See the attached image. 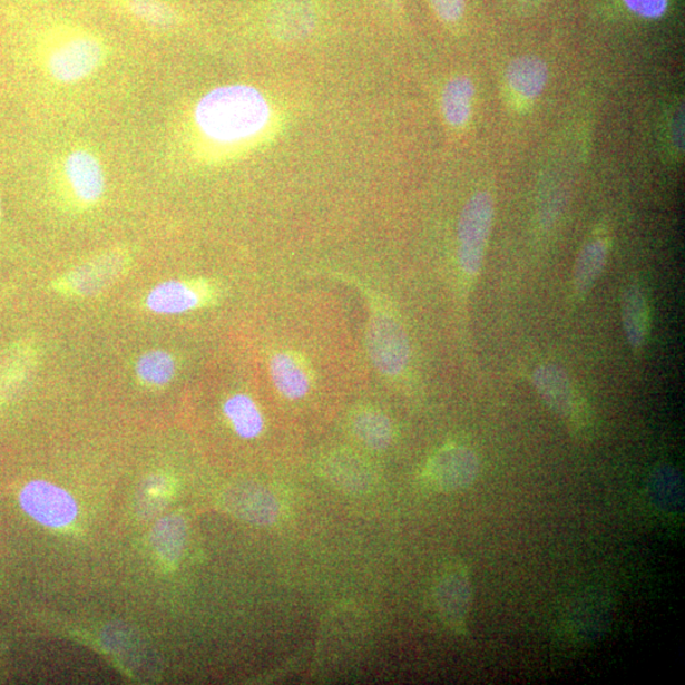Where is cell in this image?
<instances>
[{
	"label": "cell",
	"instance_id": "2",
	"mask_svg": "<svg viewBox=\"0 0 685 685\" xmlns=\"http://www.w3.org/2000/svg\"><path fill=\"white\" fill-rule=\"evenodd\" d=\"M46 72L60 85L86 80L102 66L106 46L99 36L70 21L50 25L42 39Z\"/></svg>",
	"mask_w": 685,
	"mask_h": 685
},
{
	"label": "cell",
	"instance_id": "25",
	"mask_svg": "<svg viewBox=\"0 0 685 685\" xmlns=\"http://www.w3.org/2000/svg\"><path fill=\"white\" fill-rule=\"evenodd\" d=\"M648 491L657 507L672 511L681 507L683 498L682 480L677 470L672 466H662L657 469L648 483Z\"/></svg>",
	"mask_w": 685,
	"mask_h": 685
},
{
	"label": "cell",
	"instance_id": "18",
	"mask_svg": "<svg viewBox=\"0 0 685 685\" xmlns=\"http://www.w3.org/2000/svg\"><path fill=\"white\" fill-rule=\"evenodd\" d=\"M548 80L546 63L535 57H522L510 62L507 81L519 97L535 99L542 94Z\"/></svg>",
	"mask_w": 685,
	"mask_h": 685
},
{
	"label": "cell",
	"instance_id": "6",
	"mask_svg": "<svg viewBox=\"0 0 685 685\" xmlns=\"http://www.w3.org/2000/svg\"><path fill=\"white\" fill-rule=\"evenodd\" d=\"M371 359L382 373L398 376L409 363L410 350L407 333L397 320L385 313H374L369 326Z\"/></svg>",
	"mask_w": 685,
	"mask_h": 685
},
{
	"label": "cell",
	"instance_id": "24",
	"mask_svg": "<svg viewBox=\"0 0 685 685\" xmlns=\"http://www.w3.org/2000/svg\"><path fill=\"white\" fill-rule=\"evenodd\" d=\"M177 363L166 351H150L140 355L135 365L137 380L143 385L159 389L167 386L176 376Z\"/></svg>",
	"mask_w": 685,
	"mask_h": 685
},
{
	"label": "cell",
	"instance_id": "22",
	"mask_svg": "<svg viewBox=\"0 0 685 685\" xmlns=\"http://www.w3.org/2000/svg\"><path fill=\"white\" fill-rule=\"evenodd\" d=\"M224 414L237 436L245 440L257 438L264 429V419L257 404L248 395L236 394L227 399Z\"/></svg>",
	"mask_w": 685,
	"mask_h": 685
},
{
	"label": "cell",
	"instance_id": "4",
	"mask_svg": "<svg viewBox=\"0 0 685 685\" xmlns=\"http://www.w3.org/2000/svg\"><path fill=\"white\" fill-rule=\"evenodd\" d=\"M492 218H495V200L488 192L473 195L464 205L457 235H459L460 267L469 277L478 276L486 255Z\"/></svg>",
	"mask_w": 685,
	"mask_h": 685
},
{
	"label": "cell",
	"instance_id": "23",
	"mask_svg": "<svg viewBox=\"0 0 685 685\" xmlns=\"http://www.w3.org/2000/svg\"><path fill=\"white\" fill-rule=\"evenodd\" d=\"M353 431L362 443L376 451L388 449L394 433L389 418L374 409H363L353 417Z\"/></svg>",
	"mask_w": 685,
	"mask_h": 685
},
{
	"label": "cell",
	"instance_id": "21",
	"mask_svg": "<svg viewBox=\"0 0 685 685\" xmlns=\"http://www.w3.org/2000/svg\"><path fill=\"white\" fill-rule=\"evenodd\" d=\"M474 87L466 77L453 78L447 84L442 96V111L446 121L461 127L469 123L472 111Z\"/></svg>",
	"mask_w": 685,
	"mask_h": 685
},
{
	"label": "cell",
	"instance_id": "3",
	"mask_svg": "<svg viewBox=\"0 0 685 685\" xmlns=\"http://www.w3.org/2000/svg\"><path fill=\"white\" fill-rule=\"evenodd\" d=\"M130 266L129 253L121 249L107 251L63 273L55 280L53 290L72 299L96 297L124 278Z\"/></svg>",
	"mask_w": 685,
	"mask_h": 685
},
{
	"label": "cell",
	"instance_id": "5",
	"mask_svg": "<svg viewBox=\"0 0 685 685\" xmlns=\"http://www.w3.org/2000/svg\"><path fill=\"white\" fill-rule=\"evenodd\" d=\"M217 300L213 283L205 280H173L159 283L146 296L145 305L158 315H179L212 305Z\"/></svg>",
	"mask_w": 685,
	"mask_h": 685
},
{
	"label": "cell",
	"instance_id": "11",
	"mask_svg": "<svg viewBox=\"0 0 685 685\" xmlns=\"http://www.w3.org/2000/svg\"><path fill=\"white\" fill-rule=\"evenodd\" d=\"M39 365V352L31 343L20 342L0 352V404L21 395Z\"/></svg>",
	"mask_w": 685,
	"mask_h": 685
},
{
	"label": "cell",
	"instance_id": "19",
	"mask_svg": "<svg viewBox=\"0 0 685 685\" xmlns=\"http://www.w3.org/2000/svg\"><path fill=\"white\" fill-rule=\"evenodd\" d=\"M324 470L326 479L344 491L363 492L372 487L371 471L354 456H334Z\"/></svg>",
	"mask_w": 685,
	"mask_h": 685
},
{
	"label": "cell",
	"instance_id": "7",
	"mask_svg": "<svg viewBox=\"0 0 685 685\" xmlns=\"http://www.w3.org/2000/svg\"><path fill=\"white\" fill-rule=\"evenodd\" d=\"M434 599L443 623L456 634H464L471 608V583L462 565L451 564L440 574Z\"/></svg>",
	"mask_w": 685,
	"mask_h": 685
},
{
	"label": "cell",
	"instance_id": "10",
	"mask_svg": "<svg viewBox=\"0 0 685 685\" xmlns=\"http://www.w3.org/2000/svg\"><path fill=\"white\" fill-rule=\"evenodd\" d=\"M480 461L468 447L454 446L438 452L428 464V479L438 490L469 488L478 479Z\"/></svg>",
	"mask_w": 685,
	"mask_h": 685
},
{
	"label": "cell",
	"instance_id": "29",
	"mask_svg": "<svg viewBox=\"0 0 685 685\" xmlns=\"http://www.w3.org/2000/svg\"><path fill=\"white\" fill-rule=\"evenodd\" d=\"M0 215H2V207H0Z\"/></svg>",
	"mask_w": 685,
	"mask_h": 685
},
{
	"label": "cell",
	"instance_id": "27",
	"mask_svg": "<svg viewBox=\"0 0 685 685\" xmlns=\"http://www.w3.org/2000/svg\"><path fill=\"white\" fill-rule=\"evenodd\" d=\"M624 2L629 11L648 20L664 16L669 4V0H624Z\"/></svg>",
	"mask_w": 685,
	"mask_h": 685
},
{
	"label": "cell",
	"instance_id": "1",
	"mask_svg": "<svg viewBox=\"0 0 685 685\" xmlns=\"http://www.w3.org/2000/svg\"><path fill=\"white\" fill-rule=\"evenodd\" d=\"M271 108L258 89L245 85L208 91L195 108V123L206 139L218 145H239L266 129Z\"/></svg>",
	"mask_w": 685,
	"mask_h": 685
},
{
	"label": "cell",
	"instance_id": "14",
	"mask_svg": "<svg viewBox=\"0 0 685 685\" xmlns=\"http://www.w3.org/2000/svg\"><path fill=\"white\" fill-rule=\"evenodd\" d=\"M228 507L237 517L257 526H271L280 516V505L271 491L260 486H241L227 496Z\"/></svg>",
	"mask_w": 685,
	"mask_h": 685
},
{
	"label": "cell",
	"instance_id": "9",
	"mask_svg": "<svg viewBox=\"0 0 685 685\" xmlns=\"http://www.w3.org/2000/svg\"><path fill=\"white\" fill-rule=\"evenodd\" d=\"M63 178L77 203L96 206L106 192V173L96 155L86 149L71 150L62 164Z\"/></svg>",
	"mask_w": 685,
	"mask_h": 685
},
{
	"label": "cell",
	"instance_id": "16",
	"mask_svg": "<svg viewBox=\"0 0 685 685\" xmlns=\"http://www.w3.org/2000/svg\"><path fill=\"white\" fill-rule=\"evenodd\" d=\"M111 2L130 20L153 31H173L182 22L178 9L168 0H111Z\"/></svg>",
	"mask_w": 685,
	"mask_h": 685
},
{
	"label": "cell",
	"instance_id": "20",
	"mask_svg": "<svg viewBox=\"0 0 685 685\" xmlns=\"http://www.w3.org/2000/svg\"><path fill=\"white\" fill-rule=\"evenodd\" d=\"M608 246L596 239L583 246L574 267V288L578 295H586L606 267Z\"/></svg>",
	"mask_w": 685,
	"mask_h": 685
},
{
	"label": "cell",
	"instance_id": "15",
	"mask_svg": "<svg viewBox=\"0 0 685 685\" xmlns=\"http://www.w3.org/2000/svg\"><path fill=\"white\" fill-rule=\"evenodd\" d=\"M274 386L290 400L303 399L312 388V373L299 354L281 352L274 354L270 363Z\"/></svg>",
	"mask_w": 685,
	"mask_h": 685
},
{
	"label": "cell",
	"instance_id": "12",
	"mask_svg": "<svg viewBox=\"0 0 685 685\" xmlns=\"http://www.w3.org/2000/svg\"><path fill=\"white\" fill-rule=\"evenodd\" d=\"M532 381L538 395L552 413L565 420L574 418L578 401L568 372L560 365L542 364L534 372Z\"/></svg>",
	"mask_w": 685,
	"mask_h": 685
},
{
	"label": "cell",
	"instance_id": "28",
	"mask_svg": "<svg viewBox=\"0 0 685 685\" xmlns=\"http://www.w3.org/2000/svg\"><path fill=\"white\" fill-rule=\"evenodd\" d=\"M429 3L446 23L459 22L464 13V0H429Z\"/></svg>",
	"mask_w": 685,
	"mask_h": 685
},
{
	"label": "cell",
	"instance_id": "17",
	"mask_svg": "<svg viewBox=\"0 0 685 685\" xmlns=\"http://www.w3.org/2000/svg\"><path fill=\"white\" fill-rule=\"evenodd\" d=\"M620 317L627 342L635 351L643 349L650 323V313L644 291L637 285H628L620 297Z\"/></svg>",
	"mask_w": 685,
	"mask_h": 685
},
{
	"label": "cell",
	"instance_id": "8",
	"mask_svg": "<svg viewBox=\"0 0 685 685\" xmlns=\"http://www.w3.org/2000/svg\"><path fill=\"white\" fill-rule=\"evenodd\" d=\"M20 500L26 513L46 527H67L75 522L78 516L75 498L50 482H30L22 490Z\"/></svg>",
	"mask_w": 685,
	"mask_h": 685
},
{
	"label": "cell",
	"instance_id": "13",
	"mask_svg": "<svg viewBox=\"0 0 685 685\" xmlns=\"http://www.w3.org/2000/svg\"><path fill=\"white\" fill-rule=\"evenodd\" d=\"M268 21L272 31L281 39H303L314 30L316 9L313 0H276Z\"/></svg>",
	"mask_w": 685,
	"mask_h": 685
},
{
	"label": "cell",
	"instance_id": "26",
	"mask_svg": "<svg viewBox=\"0 0 685 685\" xmlns=\"http://www.w3.org/2000/svg\"><path fill=\"white\" fill-rule=\"evenodd\" d=\"M186 529L179 518H169L163 520L157 527L155 535V546L159 548L160 555L167 560L175 561L182 552L183 544H185Z\"/></svg>",
	"mask_w": 685,
	"mask_h": 685
}]
</instances>
